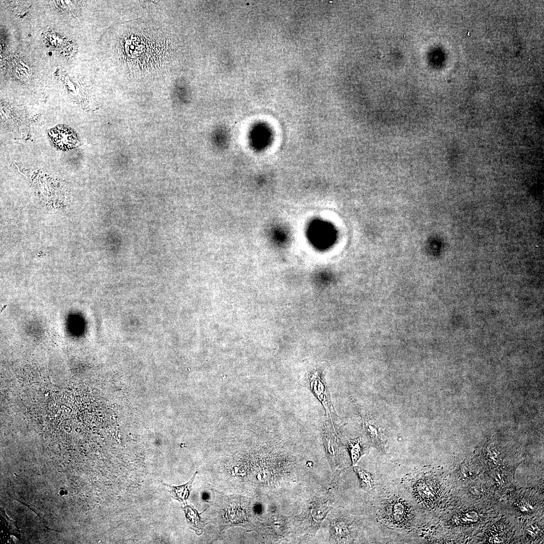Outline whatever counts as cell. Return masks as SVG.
Wrapping results in <instances>:
<instances>
[{"mask_svg":"<svg viewBox=\"0 0 544 544\" xmlns=\"http://www.w3.org/2000/svg\"><path fill=\"white\" fill-rule=\"evenodd\" d=\"M197 473V471H196L189 481L186 484L180 486H173L165 483H163V485L169 488V492L173 499L183 503L185 505L186 500L189 496L192 483Z\"/></svg>","mask_w":544,"mask_h":544,"instance_id":"6","label":"cell"},{"mask_svg":"<svg viewBox=\"0 0 544 544\" xmlns=\"http://www.w3.org/2000/svg\"><path fill=\"white\" fill-rule=\"evenodd\" d=\"M310 233L312 240L320 246L329 244L333 237V233L330 227L321 223L312 226Z\"/></svg>","mask_w":544,"mask_h":544,"instance_id":"5","label":"cell"},{"mask_svg":"<svg viewBox=\"0 0 544 544\" xmlns=\"http://www.w3.org/2000/svg\"><path fill=\"white\" fill-rule=\"evenodd\" d=\"M335 533L339 538H344L348 536L349 531L346 525L338 524L335 526Z\"/></svg>","mask_w":544,"mask_h":544,"instance_id":"12","label":"cell"},{"mask_svg":"<svg viewBox=\"0 0 544 544\" xmlns=\"http://www.w3.org/2000/svg\"><path fill=\"white\" fill-rule=\"evenodd\" d=\"M347 448L353 465L355 464L361 456L366 453L368 450L367 446L360 437L349 440L347 442Z\"/></svg>","mask_w":544,"mask_h":544,"instance_id":"7","label":"cell"},{"mask_svg":"<svg viewBox=\"0 0 544 544\" xmlns=\"http://www.w3.org/2000/svg\"><path fill=\"white\" fill-rule=\"evenodd\" d=\"M432 485L426 480H420L415 485L414 492L421 502L428 503L433 500L434 493Z\"/></svg>","mask_w":544,"mask_h":544,"instance_id":"8","label":"cell"},{"mask_svg":"<svg viewBox=\"0 0 544 544\" xmlns=\"http://www.w3.org/2000/svg\"><path fill=\"white\" fill-rule=\"evenodd\" d=\"M354 469L358 477L361 487L365 490H371L375 485L372 474L359 467H355Z\"/></svg>","mask_w":544,"mask_h":544,"instance_id":"10","label":"cell"},{"mask_svg":"<svg viewBox=\"0 0 544 544\" xmlns=\"http://www.w3.org/2000/svg\"><path fill=\"white\" fill-rule=\"evenodd\" d=\"M357 414L359 421L371 441L381 450L385 452L387 438L380 421L363 406H358Z\"/></svg>","mask_w":544,"mask_h":544,"instance_id":"1","label":"cell"},{"mask_svg":"<svg viewBox=\"0 0 544 544\" xmlns=\"http://www.w3.org/2000/svg\"><path fill=\"white\" fill-rule=\"evenodd\" d=\"M183 509L190 527L194 530L197 534H200L203 526L202 525L201 521L200 522L199 514L190 506H185L183 508Z\"/></svg>","mask_w":544,"mask_h":544,"instance_id":"9","label":"cell"},{"mask_svg":"<svg viewBox=\"0 0 544 544\" xmlns=\"http://www.w3.org/2000/svg\"><path fill=\"white\" fill-rule=\"evenodd\" d=\"M405 502L398 497L388 499L385 505L384 515L387 521L398 527L407 526L412 521L411 511Z\"/></svg>","mask_w":544,"mask_h":544,"instance_id":"2","label":"cell"},{"mask_svg":"<svg viewBox=\"0 0 544 544\" xmlns=\"http://www.w3.org/2000/svg\"><path fill=\"white\" fill-rule=\"evenodd\" d=\"M54 143L62 148H70L76 146L77 139L71 131L63 127L56 128L51 133Z\"/></svg>","mask_w":544,"mask_h":544,"instance_id":"4","label":"cell"},{"mask_svg":"<svg viewBox=\"0 0 544 544\" xmlns=\"http://www.w3.org/2000/svg\"><path fill=\"white\" fill-rule=\"evenodd\" d=\"M329 510L327 503H318L312 509L311 513L314 519L317 521L323 520Z\"/></svg>","mask_w":544,"mask_h":544,"instance_id":"11","label":"cell"},{"mask_svg":"<svg viewBox=\"0 0 544 544\" xmlns=\"http://www.w3.org/2000/svg\"><path fill=\"white\" fill-rule=\"evenodd\" d=\"M311 389L325 410L326 416L329 418L332 425V415H336L332 406L330 395L324 376L318 371L313 372L309 377Z\"/></svg>","mask_w":544,"mask_h":544,"instance_id":"3","label":"cell"}]
</instances>
